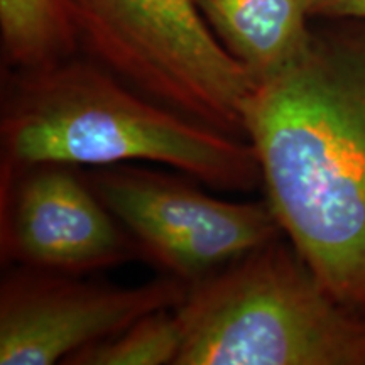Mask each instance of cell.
Wrapping results in <instances>:
<instances>
[{
  "label": "cell",
  "instance_id": "6da1fadb",
  "mask_svg": "<svg viewBox=\"0 0 365 365\" xmlns=\"http://www.w3.org/2000/svg\"><path fill=\"white\" fill-rule=\"evenodd\" d=\"M267 205L336 299L365 313V33L319 39L242 107Z\"/></svg>",
  "mask_w": 365,
  "mask_h": 365
},
{
  "label": "cell",
  "instance_id": "7a4b0ae2",
  "mask_svg": "<svg viewBox=\"0 0 365 365\" xmlns=\"http://www.w3.org/2000/svg\"><path fill=\"white\" fill-rule=\"evenodd\" d=\"M0 175L36 164L148 161L223 191L262 185L250 140L181 115L110 70L68 58L9 78L0 115Z\"/></svg>",
  "mask_w": 365,
  "mask_h": 365
},
{
  "label": "cell",
  "instance_id": "3957f363",
  "mask_svg": "<svg viewBox=\"0 0 365 365\" xmlns=\"http://www.w3.org/2000/svg\"><path fill=\"white\" fill-rule=\"evenodd\" d=\"M175 365H365V313L277 239L190 287Z\"/></svg>",
  "mask_w": 365,
  "mask_h": 365
},
{
  "label": "cell",
  "instance_id": "277c9868",
  "mask_svg": "<svg viewBox=\"0 0 365 365\" xmlns=\"http://www.w3.org/2000/svg\"><path fill=\"white\" fill-rule=\"evenodd\" d=\"M80 41L102 66L181 115L245 135L242 107L255 83L195 0H71Z\"/></svg>",
  "mask_w": 365,
  "mask_h": 365
},
{
  "label": "cell",
  "instance_id": "5b68a950",
  "mask_svg": "<svg viewBox=\"0 0 365 365\" xmlns=\"http://www.w3.org/2000/svg\"><path fill=\"white\" fill-rule=\"evenodd\" d=\"M85 178L143 259L190 286L282 234L267 202L213 198L164 171L124 163Z\"/></svg>",
  "mask_w": 365,
  "mask_h": 365
},
{
  "label": "cell",
  "instance_id": "8992f818",
  "mask_svg": "<svg viewBox=\"0 0 365 365\" xmlns=\"http://www.w3.org/2000/svg\"><path fill=\"white\" fill-rule=\"evenodd\" d=\"M190 287L168 274L118 287L22 266L0 286V365L65 362L150 313L178 309Z\"/></svg>",
  "mask_w": 365,
  "mask_h": 365
},
{
  "label": "cell",
  "instance_id": "52a82bcc",
  "mask_svg": "<svg viewBox=\"0 0 365 365\" xmlns=\"http://www.w3.org/2000/svg\"><path fill=\"white\" fill-rule=\"evenodd\" d=\"M0 196L4 261L80 276L143 257L76 166L48 163L0 175Z\"/></svg>",
  "mask_w": 365,
  "mask_h": 365
},
{
  "label": "cell",
  "instance_id": "ba28073f",
  "mask_svg": "<svg viewBox=\"0 0 365 365\" xmlns=\"http://www.w3.org/2000/svg\"><path fill=\"white\" fill-rule=\"evenodd\" d=\"M218 41L259 85L308 48L312 0H195Z\"/></svg>",
  "mask_w": 365,
  "mask_h": 365
},
{
  "label": "cell",
  "instance_id": "9c48e42d",
  "mask_svg": "<svg viewBox=\"0 0 365 365\" xmlns=\"http://www.w3.org/2000/svg\"><path fill=\"white\" fill-rule=\"evenodd\" d=\"M0 36L16 71L65 61L80 43L71 0H0Z\"/></svg>",
  "mask_w": 365,
  "mask_h": 365
},
{
  "label": "cell",
  "instance_id": "30bf717a",
  "mask_svg": "<svg viewBox=\"0 0 365 365\" xmlns=\"http://www.w3.org/2000/svg\"><path fill=\"white\" fill-rule=\"evenodd\" d=\"M181 345L182 328L176 309H163L137 319L117 335L85 346L63 364L175 365Z\"/></svg>",
  "mask_w": 365,
  "mask_h": 365
},
{
  "label": "cell",
  "instance_id": "8fae6325",
  "mask_svg": "<svg viewBox=\"0 0 365 365\" xmlns=\"http://www.w3.org/2000/svg\"><path fill=\"white\" fill-rule=\"evenodd\" d=\"M313 16L365 21V0H312Z\"/></svg>",
  "mask_w": 365,
  "mask_h": 365
}]
</instances>
